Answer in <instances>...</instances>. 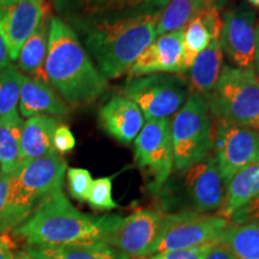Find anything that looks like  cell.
<instances>
[{
	"mask_svg": "<svg viewBox=\"0 0 259 259\" xmlns=\"http://www.w3.org/2000/svg\"><path fill=\"white\" fill-rule=\"evenodd\" d=\"M67 164L59 154L24 161L10 173L4 233L14 231L63 187Z\"/></svg>",
	"mask_w": 259,
	"mask_h": 259,
	"instance_id": "obj_4",
	"label": "cell"
},
{
	"mask_svg": "<svg viewBox=\"0 0 259 259\" xmlns=\"http://www.w3.org/2000/svg\"><path fill=\"white\" fill-rule=\"evenodd\" d=\"M120 95L138 106L148 120L169 119L190 96L189 83L183 73H155L130 78Z\"/></svg>",
	"mask_w": 259,
	"mask_h": 259,
	"instance_id": "obj_8",
	"label": "cell"
},
{
	"mask_svg": "<svg viewBox=\"0 0 259 259\" xmlns=\"http://www.w3.org/2000/svg\"><path fill=\"white\" fill-rule=\"evenodd\" d=\"M10 65V54L8 51V46H6V42L3 35L2 28H0V71L4 70L6 66Z\"/></svg>",
	"mask_w": 259,
	"mask_h": 259,
	"instance_id": "obj_37",
	"label": "cell"
},
{
	"mask_svg": "<svg viewBox=\"0 0 259 259\" xmlns=\"http://www.w3.org/2000/svg\"><path fill=\"white\" fill-rule=\"evenodd\" d=\"M136 259H147V258H136Z\"/></svg>",
	"mask_w": 259,
	"mask_h": 259,
	"instance_id": "obj_41",
	"label": "cell"
},
{
	"mask_svg": "<svg viewBox=\"0 0 259 259\" xmlns=\"http://www.w3.org/2000/svg\"><path fill=\"white\" fill-rule=\"evenodd\" d=\"M144 120L138 106L120 94L112 96L99 111V121L102 128L124 145L134 143L144 126Z\"/></svg>",
	"mask_w": 259,
	"mask_h": 259,
	"instance_id": "obj_17",
	"label": "cell"
},
{
	"mask_svg": "<svg viewBox=\"0 0 259 259\" xmlns=\"http://www.w3.org/2000/svg\"><path fill=\"white\" fill-rule=\"evenodd\" d=\"M220 45L229 61L239 69L253 67L255 15L247 8H235L222 16Z\"/></svg>",
	"mask_w": 259,
	"mask_h": 259,
	"instance_id": "obj_13",
	"label": "cell"
},
{
	"mask_svg": "<svg viewBox=\"0 0 259 259\" xmlns=\"http://www.w3.org/2000/svg\"><path fill=\"white\" fill-rule=\"evenodd\" d=\"M257 196H259V161L238 171L227 183L225 198L216 215L229 221L236 210Z\"/></svg>",
	"mask_w": 259,
	"mask_h": 259,
	"instance_id": "obj_22",
	"label": "cell"
},
{
	"mask_svg": "<svg viewBox=\"0 0 259 259\" xmlns=\"http://www.w3.org/2000/svg\"><path fill=\"white\" fill-rule=\"evenodd\" d=\"M223 51L220 40H212L209 46L194 59L186 77L191 94L206 97L220 78L222 71Z\"/></svg>",
	"mask_w": 259,
	"mask_h": 259,
	"instance_id": "obj_20",
	"label": "cell"
},
{
	"mask_svg": "<svg viewBox=\"0 0 259 259\" xmlns=\"http://www.w3.org/2000/svg\"><path fill=\"white\" fill-rule=\"evenodd\" d=\"M164 215L160 209H138L125 218L109 215L102 241L131 259L148 258L161 235Z\"/></svg>",
	"mask_w": 259,
	"mask_h": 259,
	"instance_id": "obj_9",
	"label": "cell"
},
{
	"mask_svg": "<svg viewBox=\"0 0 259 259\" xmlns=\"http://www.w3.org/2000/svg\"><path fill=\"white\" fill-rule=\"evenodd\" d=\"M15 259H37V258L32 257V255L29 254L25 250H22V251L16 252V253H15Z\"/></svg>",
	"mask_w": 259,
	"mask_h": 259,
	"instance_id": "obj_39",
	"label": "cell"
},
{
	"mask_svg": "<svg viewBox=\"0 0 259 259\" xmlns=\"http://www.w3.org/2000/svg\"><path fill=\"white\" fill-rule=\"evenodd\" d=\"M220 242L235 259H259V225L229 223Z\"/></svg>",
	"mask_w": 259,
	"mask_h": 259,
	"instance_id": "obj_27",
	"label": "cell"
},
{
	"mask_svg": "<svg viewBox=\"0 0 259 259\" xmlns=\"http://www.w3.org/2000/svg\"><path fill=\"white\" fill-rule=\"evenodd\" d=\"M58 120L53 116L36 115L23 124L21 137V162L47 156L53 150V135Z\"/></svg>",
	"mask_w": 259,
	"mask_h": 259,
	"instance_id": "obj_21",
	"label": "cell"
},
{
	"mask_svg": "<svg viewBox=\"0 0 259 259\" xmlns=\"http://www.w3.org/2000/svg\"><path fill=\"white\" fill-rule=\"evenodd\" d=\"M222 16L220 8L212 6L191 18L183 28V50L186 70L198 57L199 53L209 46L212 40H219L222 29Z\"/></svg>",
	"mask_w": 259,
	"mask_h": 259,
	"instance_id": "obj_19",
	"label": "cell"
},
{
	"mask_svg": "<svg viewBox=\"0 0 259 259\" xmlns=\"http://www.w3.org/2000/svg\"><path fill=\"white\" fill-rule=\"evenodd\" d=\"M53 150L57 154L63 155L70 153L71 150H73V148L76 147V138L69 126L66 125H58L56 131L53 135Z\"/></svg>",
	"mask_w": 259,
	"mask_h": 259,
	"instance_id": "obj_32",
	"label": "cell"
},
{
	"mask_svg": "<svg viewBox=\"0 0 259 259\" xmlns=\"http://www.w3.org/2000/svg\"><path fill=\"white\" fill-rule=\"evenodd\" d=\"M50 22L48 15L44 16L41 22L32 31L19 51L17 60L18 67L23 72L29 73L34 78L46 82L45 76V61H46L48 48V35H50ZM47 83V82H46Z\"/></svg>",
	"mask_w": 259,
	"mask_h": 259,
	"instance_id": "obj_24",
	"label": "cell"
},
{
	"mask_svg": "<svg viewBox=\"0 0 259 259\" xmlns=\"http://www.w3.org/2000/svg\"><path fill=\"white\" fill-rule=\"evenodd\" d=\"M156 196L163 212H218L225 198L226 185L213 154L185 169L176 170Z\"/></svg>",
	"mask_w": 259,
	"mask_h": 259,
	"instance_id": "obj_5",
	"label": "cell"
},
{
	"mask_svg": "<svg viewBox=\"0 0 259 259\" xmlns=\"http://www.w3.org/2000/svg\"><path fill=\"white\" fill-rule=\"evenodd\" d=\"M223 0H169L162 10L156 25V37L183 29L187 22L203 10L221 8Z\"/></svg>",
	"mask_w": 259,
	"mask_h": 259,
	"instance_id": "obj_25",
	"label": "cell"
},
{
	"mask_svg": "<svg viewBox=\"0 0 259 259\" xmlns=\"http://www.w3.org/2000/svg\"><path fill=\"white\" fill-rule=\"evenodd\" d=\"M0 259H15L14 244L9 233L0 234Z\"/></svg>",
	"mask_w": 259,
	"mask_h": 259,
	"instance_id": "obj_35",
	"label": "cell"
},
{
	"mask_svg": "<svg viewBox=\"0 0 259 259\" xmlns=\"http://www.w3.org/2000/svg\"><path fill=\"white\" fill-rule=\"evenodd\" d=\"M204 259H235V258L233 257L231 252L227 250L221 242H219V244L209 252L208 255H206Z\"/></svg>",
	"mask_w": 259,
	"mask_h": 259,
	"instance_id": "obj_36",
	"label": "cell"
},
{
	"mask_svg": "<svg viewBox=\"0 0 259 259\" xmlns=\"http://www.w3.org/2000/svg\"><path fill=\"white\" fill-rule=\"evenodd\" d=\"M70 111V107L50 84L34 77L22 74L19 112L24 118L29 119L36 115L61 118L69 114Z\"/></svg>",
	"mask_w": 259,
	"mask_h": 259,
	"instance_id": "obj_18",
	"label": "cell"
},
{
	"mask_svg": "<svg viewBox=\"0 0 259 259\" xmlns=\"http://www.w3.org/2000/svg\"><path fill=\"white\" fill-rule=\"evenodd\" d=\"M247 2L254 8H259V0H247Z\"/></svg>",
	"mask_w": 259,
	"mask_h": 259,
	"instance_id": "obj_40",
	"label": "cell"
},
{
	"mask_svg": "<svg viewBox=\"0 0 259 259\" xmlns=\"http://www.w3.org/2000/svg\"><path fill=\"white\" fill-rule=\"evenodd\" d=\"M229 223L228 220L216 213L185 210L166 212L161 235L153 254L220 242Z\"/></svg>",
	"mask_w": 259,
	"mask_h": 259,
	"instance_id": "obj_10",
	"label": "cell"
},
{
	"mask_svg": "<svg viewBox=\"0 0 259 259\" xmlns=\"http://www.w3.org/2000/svg\"><path fill=\"white\" fill-rule=\"evenodd\" d=\"M46 12L45 0H0V28L10 59H17L22 46Z\"/></svg>",
	"mask_w": 259,
	"mask_h": 259,
	"instance_id": "obj_14",
	"label": "cell"
},
{
	"mask_svg": "<svg viewBox=\"0 0 259 259\" xmlns=\"http://www.w3.org/2000/svg\"><path fill=\"white\" fill-rule=\"evenodd\" d=\"M169 0H57L67 19H103L160 14Z\"/></svg>",
	"mask_w": 259,
	"mask_h": 259,
	"instance_id": "obj_15",
	"label": "cell"
},
{
	"mask_svg": "<svg viewBox=\"0 0 259 259\" xmlns=\"http://www.w3.org/2000/svg\"><path fill=\"white\" fill-rule=\"evenodd\" d=\"M22 73L10 64L0 71V118L16 111L21 93Z\"/></svg>",
	"mask_w": 259,
	"mask_h": 259,
	"instance_id": "obj_28",
	"label": "cell"
},
{
	"mask_svg": "<svg viewBox=\"0 0 259 259\" xmlns=\"http://www.w3.org/2000/svg\"><path fill=\"white\" fill-rule=\"evenodd\" d=\"M212 132L208 100L191 94L170 121L174 169H185L211 154Z\"/></svg>",
	"mask_w": 259,
	"mask_h": 259,
	"instance_id": "obj_7",
	"label": "cell"
},
{
	"mask_svg": "<svg viewBox=\"0 0 259 259\" xmlns=\"http://www.w3.org/2000/svg\"><path fill=\"white\" fill-rule=\"evenodd\" d=\"M67 183L71 196L79 202H87L90 186L93 184V177L88 169L84 168H69L66 170Z\"/></svg>",
	"mask_w": 259,
	"mask_h": 259,
	"instance_id": "obj_30",
	"label": "cell"
},
{
	"mask_svg": "<svg viewBox=\"0 0 259 259\" xmlns=\"http://www.w3.org/2000/svg\"><path fill=\"white\" fill-rule=\"evenodd\" d=\"M45 76L65 102L76 107L90 105L108 88V79L93 63L77 32L59 17L50 22Z\"/></svg>",
	"mask_w": 259,
	"mask_h": 259,
	"instance_id": "obj_2",
	"label": "cell"
},
{
	"mask_svg": "<svg viewBox=\"0 0 259 259\" xmlns=\"http://www.w3.org/2000/svg\"><path fill=\"white\" fill-rule=\"evenodd\" d=\"M9 179L10 174L0 173V234H4V219L9 191Z\"/></svg>",
	"mask_w": 259,
	"mask_h": 259,
	"instance_id": "obj_34",
	"label": "cell"
},
{
	"mask_svg": "<svg viewBox=\"0 0 259 259\" xmlns=\"http://www.w3.org/2000/svg\"><path fill=\"white\" fill-rule=\"evenodd\" d=\"M212 149L220 174L227 185L238 171L259 161V131L216 120Z\"/></svg>",
	"mask_w": 259,
	"mask_h": 259,
	"instance_id": "obj_12",
	"label": "cell"
},
{
	"mask_svg": "<svg viewBox=\"0 0 259 259\" xmlns=\"http://www.w3.org/2000/svg\"><path fill=\"white\" fill-rule=\"evenodd\" d=\"M206 100L215 120L259 131V76L254 67L225 65Z\"/></svg>",
	"mask_w": 259,
	"mask_h": 259,
	"instance_id": "obj_6",
	"label": "cell"
},
{
	"mask_svg": "<svg viewBox=\"0 0 259 259\" xmlns=\"http://www.w3.org/2000/svg\"><path fill=\"white\" fill-rule=\"evenodd\" d=\"M186 72L183 50V29L157 36L127 71L130 77L155 73Z\"/></svg>",
	"mask_w": 259,
	"mask_h": 259,
	"instance_id": "obj_16",
	"label": "cell"
},
{
	"mask_svg": "<svg viewBox=\"0 0 259 259\" xmlns=\"http://www.w3.org/2000/svg\"><path fill=\"white\" fill-rule=\"evenodd\" d=\"M109 215L79 211L63 191L52 196L12 231L27 247H51L102 241ZM103 242V241H102Z\"/></svg>",
	"mask_w": 259,
	"mask_h": 259,
	"instance_id": "obj_3",
	"label": "cell"
},
{
	"mask_svg": "<svg viewBox=\"0 0 259 259\" xmlns=\"http://www.w3.org/2000/svg\"><path fill=\"white\" fill-rule=\"evenodd\" d=\"M23 120L17 109L0 118V170L12 173L21 163V137Z\"/></svg>",
	"mask_w": 259,
	"mask_h": 259,
	"instance_id": "obj_26",
	"label": "cell"
},
{
	"mask_svg": "<svg viewBox=\"0 0 259 259\" xmlns=\"http://www.w3.org/2000/svg\"><path fill=\"white\" fill-rule=\"evenodd\" d=\"M161 14V12H160ZM160 14L103 19H69L84 48L107 79L127 72L142 52L156 37Z\"/></svg>",
	"mask_w": 259,
	"mask_h": 259,
	"instance_id": "obj_1",
	"label": "cell"
},
{
	"mask_svg": "<svg viewBox=\"0 0 259 259\" xmlns=\"http://www.w3.org/2000/svg\"><path fill=\"white\" fill-rule=\"evenodd\" d=\"M229 222L234 225H244V223H255L259 225V196L250 200L240 209L233 213Z\"/></svg>",
	"mask_w": 259,
	"mask_h": 259,
	"instance_id": "obj_33",
	"label": "cell"
},
{
	"mask_svg": "<svg viewBox=\"0 0 259 259\" xmlns=\"http://www.w3.org/2000/svg\"><path fill=\"white\" fill-rule=\"evenodd\" d=\"M25 251L37 259H131L124 252L102 241L51 247H25Z\"/></svg>",
	"mask_w": 259,
	"mask_h": 259,
	"instance_id": "obj_23",
	"label": "cell"
},
{
	"mask_svg": "<svg viewBox=\"0 0 259 259\" xmlns=\"http://www.w3.org/2000/svg\"><path fill=\"white\" fill-rule=\"evenodd\" d=\"M253 67H255L254 71L259 76V24L255 25V50H254Z\"/></svg>",
	"mask_w": 259,
	"mask_h": 259,
	"instance_id": "obj_38",
	"label": "cell"
},
{
	"mask_svg": "<svg viewBox=\"0 0 259 259\" xmlns=\"http://www.w3.org/2000/svg\"><path fill=\"white\" fill-rule=\"evenodd\" d=\"M134 156L148 181V190L156 196L174 169L169 119L144 124L134 141Z\"/></svg>",
	"mask_w": 259,
	"mask_h": 259,
	"instance_id": "obj_11",
	"label": "cell"
},
{
	"mask_svg": "<svg viewBox=\"0 0 259 259\" xmlns=\"http://www.w3.org/2000/svg\"><path fill=\"white\" fill-rule=\"evenodd\" d=\"M87 202L93 209L100 211H109L118 208V204L113 199L112 178L105 177L93 180Z\"/></svg>",
	"mask_w": 259,
	"mask_h": 259,
	"instance_id": "obj_29",
	"label": "cell"
},
{
	"mask_svg": "<svg viewBox=\"0 0 259 259\" xmlns=\"http://www.w3.org/2000/svg\"><path fill=\"white\" fill-rule=\"evenodd\" d=\"M218 244L219 242H211V244L197 246L192 248L161 252V253L149 255L147 259H204Z\"/></svg>",
	"mask_w": 259,
	"mask_h": 259,
	"instance_id": "obj_31",
	"label": "cell"
}]
</instances>
